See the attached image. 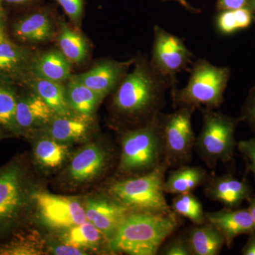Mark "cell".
Segmentation results:
<instances>
[{
	"mask_svg": "<svg viewBox=\"0 0 255 255\" xmlns=\"http://www.w3.org/2000/svg\"><path fill=\"white\" fill-rule=\"evenodd\" d=\"M174 88L168 78L159 74L147 60L135 63L114 95L113 106L118 113L130 118H145L150 122L161 113L169 89Z\"/></svg>",
	"mask_w": 255,
	"mask_h": 255,
	"instance_id": "obj_1",
	"label": "cell"
},
{
	"mask_svg": "<svg viewBox=\"0 0 255 255\" xmlns=\"http://www.w3.org/2000/svg\"><path fill=\"white\" fill-rule=\"evenodd\" d=\"M180 216L169 213L131 212L110 243L112 253L155 255L180 226Z\"/></svg>",
	"mask_w": 255,
	"mask_h": 255,
	"instance_id": "obj_2",
	"label": "cell"
},
{
	"mask_svg": "<svg viewBox=\"0 0 255 255\" xmlns=\"http://www.w3.org/2000/svg\"><path fill=\"white\" fill-rule=\"evenodd\" d=\"M191 65L187 85L180 90L177 87L171 89L174 108H219L224 101V92L231 75L230 69L216 66L206 59L196 60Z\"/></svg>",
	"mask_w": 255,
	"mask_h": 255,
	"instance_id": "obj_3",
	"label": "cell"
},
{
	"mask_svg": "<svg viewBox=\"0 0 255 255\" xmlns=\"http://www.w3.org/2000/svg\"><path fill=\"white\" fill-rule=\"evenodd\" d=\"M168 168L163 162L147 173L117 181L109 189L110 195L131 212H172L164 191Z\"/></svg>",
	"mask_w": 255,
	"mask_h": 255,
	"instance_id": "obj_4",
	"label": "cell"
},
{
	"mask_svg": "<svg viewBox=\"0 0 255 255\" xmlns=\"http://www.w3.org/2000/svg\"><path fill=\"white\" fill-rule=\"evenodd\" d=\"M161 115L124 133L119 165L121 172L138 175L153 170L163 162Z\"/></svg>",
	"mask_w": 255,
	"mask_h": 255,
	"instance_id": "obj_5",
	"label": "cell"
},
{
	"mask_svg": "<svg viewBox=\"0 0 255 255\" xmlns=\"http://www.w3.org/2000/svg\"><path fill=\"white\" fill-rule=\"evenodd\" d=\"M203 125L196 138L198 155L210 169L219 162L232 160L237 147L236 130L240 119H235L214 110L201 109Z\"/></svg>",
	"mask_w": 255,
	"mask_h": 255,
	"instance_id": "obj_6",
	"label": "cell"
},
{
	"mask_svg": "<svg viewBox=\"0 0 255 255\" xmlns=\"http://www.w3.org/2000/svg\"><path fill=\"white\" fill-rule=\"evenodd\" d=\"M176 109L172 113L161 115L163 162L169 168H176L191 162L196 140L191 124L196 109L191 107Z\"/></svg>",
	"mask_w": 255,
	"mask_h": 255,
	"instance_id": "obj_7",
	"label": "cell"
},
{
	"mask_svg": "<svg viewBox=\"0 0 255 255\" xmlns=\"http://www.w3.org/2000/svg\"><path fill=\"white\" fill-rule=\"evenodd\" d=\"M26 175L12 162L0 169V232L9 230L21 218L28 200Z\"/></svg>",
	"mask_w": 255,
	"mask_h": 255,
	"instance_id": "obj_8",
	"label": "cell"
},
{
	"mask_svg": "<svg viewBox=\"0 0 255 255\" xmlns=\"http://www.w3.org/2000/svg\"><path fill=\"white\" fill-rule=\"evenodd\" d=\"M194 54L180 38L155 26L150 63L161 75L177 87L178 73L189 70Z\"/></svg>",
	"mask_w": 255,
	"mask_h": 255,
	"instance_id": "obj_9",
	"label": "cell"
},
{
	"mask_svg": "<svg viewBox=\"0 0 255 255\" xmlns=\"http://www.w3.org/2000/svg\"><path fill=\"white\" fill-rule=\"evenodd\" d=\"M40 220L52 229H68L87 221L85 209L73 197L36 191L30 196Z\"/></svg>",
	"mask_w": 255,
	"mask_h": 255,
	"instance_id": "obj_10",
	"label": "cell"
},
{
	"mask_svg": "<svg viewBox=\"0 0 255 255\" xmlns=\"http://www.w3.org/2000/svg\"><path fill=\"white\" fill-rule=\"evenodd\" d=\"M204 186V193L208 199L231 209L239 207L243 201H249L253 195L249 182L232 174L209 176Z\"/></svg>",
	"mask_w": 255,
	"mask_h": 255,
	"instance_id": "obj_11",
	"label": "cell"
},
{
	"mask_svg": "<svg viewBox=\"0 0 255 255\" xmlns=\"http://www.w3.org/2000/svg\"><path fill=\"white\" fill-rule=\"evenodd\" d=\"M134 62V60L127 62L104 60L86 73L77 75L76 78L103 100L119 86Z\"/></svg>",
	"mask_w": 255,
	"mask_h": 255,
	"instance_id": "obj_12",
	"label": "cell"
},
{
	"mask_svg": "<svg viewBox=\"0 0 255 255\" xmlns=\"http://www.w3.org/2000/svg\"><path fill=\"white\" fill-rule=\"evenodd\" d=\"M85 209L87 221L103 233L110 243L128 215L131 213L112 197L90 199L85 204Z\"/></svg>",
	"mask_w": 255,
	"mask_h": 255,
	"instance_id": "obj_13",
	"label": "cell"
},
{
	"mask_svg": "<svg viewBox=\"0 0 255 255\" xmlns=\"http://www.w3.org/2000/svg\"><path fill=\"white\" fill-rule=\"evenodd\" d=\"M206 221L222 234L226 246L231 248L238 236L255 232L254 222L248 209L225 207L214 212H205Z\"/></svg>",
	"mask_w": 255,
	"mask_h": 255,
	"instance_id": "obj_14",
	"label": "cell"
},
{
	"mask_svg": "<svg viewBox=\"0 0 255 255\" xmlns=\"http://www.w3.org/2000/svg\"><path fill=\"white\" fill-rule=\"evenodd\" d=\"M107 162L108 154L101 146L89 144L74 156L69 167V174L74 181L86 182L101 173Z\"/></svg>",
	"mask_w": 255,
	"mask_h": 255,
	"instance_id": "obj_15",
	"label": "cell"
},
{
	"mask_svg": "<svg viewBox=\"0 0 255 255\" xmlns=\"http://www.w3.org/2000/svg\"><path fill=\"white\" fill-rule=\"evenodd\" d=\"M55 115L53 110L37 94L17 101L15 128L28 129L49 123Z\"/></svg>",
	"mask_w": 255,
	"mask_h": 255,
	"instance_id": "obj_16",
	"label": "cell"
},
{
	"mask_svg": "<svg viewBox=\"0 0 255 255\" xmlns=\"http://www.w3.org/2000/svg\"><path fill=\"white\" fill-rule=\"evenodd\" d=\"M90 128V117L76 114H55L48 123V132L51 138L61 142L78 141L85 137Z\"/></svg>",
	"mask_w": 255,
	"mask_h": 255,
	"instance_id": "obj_17",
	"label": "cell"
},
{
	"mask_svg": "<svg viewBox=\"0 0 255 255\" xmlns=\"http://www.w3.org/2000/svg\"><path fill=\"white\" fill-rule=\"evenodd\" d=\"M209 176L207 171L199 166H179L169 172L164 182V191L174 195L192 192L204 185Z\"/></svg>",
	"mask_w": 255,
	"mask_h": 255,
	"instance_id": "obj_18",
	"label": "cell"
},
{
	"mask_svg": "<svg viewBox=\"0 0 255 255\" xmlns=\"http://www.w3.org/2000/svg\"><path fill=\"white\" fill-rule=\"evenodd\" d=\"M186 236L191 255H218L226 245L222 234L207 222L193 226Z\"/></svg>",
	"mask_w": 255,
	"mask_h": 255,
	"instance_id": "obj_19",
	"label": "cell"
},
{
	"mask_svg": "<svg viewBox=\"0 0 255 255\" xmlns=\"http://www.w3.org/2000/svg\"><path fill=\"white\" fill-rule=\"evenodd\" d=\"M34 71L38 78L57 82H63L70 78V62L61 51L50 50L36 60Z\"/></svg>",
	"mask_w": 255,
	"mask_h": 255,
	"instance_id": "obj_20",
	"label": "cell"
},
{
	"mask_svg": "<svg viewBox=\"0 0 255 255\" xmlns=\"http://www.w3.org/2000/svg\"><path fill=\"white\" fill-rule=\"evenodd\" d=\"M60 241L62 243L75 248L95 249L100 248L105 241H109L105 235L87 221L85 222L62 231Z\"/></svg>",
	"mask_w": 255,
	"mask_h": 255,
	"instance_id": "obj_21",
	"label": "cell"
},
{
	"mask_svg": "<svg viewBox=\"0 0 255 255\" xmlns=\"http://www.w3.org/2000/svg\"><path fill=\"white\" fill-rule=\"evenodd\" d=\"M16 36L23 41H45L53 35V25L48 15L38 12L20 20L14 26Z\"/></svg>",
	"mask_w": 255,
	"mask_h": 255,
	"instance_id": "obj_22",
	"label": "cell"
},
{
	"mask_svg": "<svg viewBox=\"0 0 255 255\" xmlns=\"http://www.w3.org/2000/svg\"><path fill=\"white\" fill-rule=\"evenodd\" d=\"M66 92L70 109L76 114L91 117L102 99L74 76L69 79Z\"/></svg>",
	"mask_w": 255,
	"mask_h": 255,
	"instance_id": "obj_23",
	"label": "cell"
},
{
	"mask_svg": "<svg viewBox=\"0 0 255 255\" xmlns=\"http://www.w3.org/2000/svg\"><path fill=\"white\" fill-rule=\"evenodd\" d=\"M36 94L41 97L57 115H69L72 110L67 100L65 89L60 82L37 77L34 85Z\"/></svg>",
	"mask_w": 255,
	"mask_h": 255,
	"instance_id": "obj_24",
	"label": "cell"
},
{
	"mask_svg": "<svg viewBox=\"0 0 255 255\" xmlns=\"http://www.w3.org/2000/svg\"><path fill=\"white\" fill-rule=\"evenodd\" d=\"M254 14L248 7L224 10L216 15L215 24L221 34L231 35L249 28L255 21Z\"/></svg>",
	"mask_w": 255,
	"mask_h": 255,
	"instance_id": "obj_25",
	"label": "cell"
},
{
	"mask_svg": "<svg viewBox=\"0 0 255 255\" xmlns=\"http://www.w3.org/2000/svg\"><path fill=\"white\" fill-rule=\"evenodd\" d=\"M68 152V145L51 137L38 140L34 147L35 158L42 166L48 168H56L61 165Z\"/></svg>",
	"mask_w": 255,
	"mask_h": 255,
	"instance_id": "obj_26",
	"label": "cell"
},
{
	"mask_svg": "<svg viewBox=\"0 0 255 255\" xmlns=\"http://www.w3.org/2000/svg\"><path fill=\"white\" fill-rule=\"evenodd\" d=\"M58 44L62 53L70 63H81L86 58L87 44L85 38L66 25L60 28Z\"/></svg>",
	"mask_w": 255,
	"mask_h": 255,
	"instance_id": "obj_27",
	"label": "cell"
},
{
	"mask_svg": "<svg viewBox=\"0 0 255 255\" xmlns=\"http://www.w3.org/2000/svg\"><path fill=\"white\" fill-rule=\"evenodd\" d=\"M170 206L173 212L189 219L194 226H201L206 223L202 204L192 192L177 194L172 199Z\"/></svg>",
	"mask_w": 255,
	"mask_h": 255,
	"instance_id": "obj_28",
	"label": "cell"
},
{
	"mask_svg": "<svg viewBox=\"0 0 255 255\" xmlns=\"http://www.w3.org/2000/svg\"><path fill=\"white\" fill-rule=\"evenodd\" d=\"M16 100L14 94L9 89L0 87V125L14 130Z\"/></svg>",
	"mask_w": 255,
	"mask_h": 255,
	"instance_id": "obj_29",
	"label": "cell"
},
{
	"mask_svg": "<svg viewBox=\"0 0 255 255\" xmlns=\"http://www.w3.org/2000/svg\"><path fill=\"white\" fill-rule=\"evenodd\" d=\"M24 58L19 47L6 40L0 41V71H9L16 68Z\"/></svg>",
	"mask_w": 255,
	"mask_h": 255,
	"instance_id": "obj_30",
	"label": "cell"
},
{
	"mask_svg": "<svg viewBox=\"0 0 255 255\" xmlns=\"http://www.w3.org/2000/svg\"><path fill=\"white\" fill-rule=\"evenodd\" d=\"M31 236H18L8 244L0 248V255H25L40 254L38 244Z\"/></svg>",
	"mask_w": 255,
	"mask_h": 255,
	"instance_id": "obj_31",
	"label": "cell"
},
{
	"mask_svg": "<svg viewBox=\"0 0 255 255\" xmlns=\"http://www.w3.org/2000/svg\"><path fill=\"white\" fill-rule=\"evenodd\" d=\"M159 255H191L188 244L187 236H178L169 240L159 248Z\"/></svg>",
	"mask_w": 255,
	"mask_h": 255,
	"instance_id": "obj_32",
	"label": "cell"
},
{
	"mask_svg": "<svg viewBox=\"0 0 255 255\" xmlns=\"http://www.w3.org/2000/svg\"><path fill=\"white\" fill-rule=\"evenodd\" d=\"M237 147L246 159L248 170L253 174L255 180V137L237 142Z\"/></svg>",
	"mask_w": 255,
	"mask_h": 255,
	"instance_id": "obj_33",
	"label": "cell"
},
{
	"mask_svg": "<svg viewBox=\"0 0 255 255\" xmlns=\"http://www.w3.org/2000/svg\"><path fill=\"white\" fill-rule=\"evenodd\" d=\"M73 22L80 23L83 13V0H55Z\"/></svg>",
	"mask_w": 255,
	"mask_h": 255,
	"instance_id": "obj_34",
	"label": "cell"
},
{
	"mask_svg": "<svg viewBox=\"0 0 255 255\" xmlns=\"http://www.w3.org/2000/svg\"><path fill=\"white\" fill-rule=\"evenodd\" d=\"M240 120L248 124L255 132V86L249 92L242 109Z\"/></svg>",
	"mask_w": 255,
	"mask_h": 255,
	"instance_id": "obj_35",
	"label": "cell"
},
{
	"mask_svg": "<svg viewBox=\"0 0 255 255\" xmlns=\"http://www.w3.org/2000/svg\"><path fill=\"white\" fill-rule=\"evenodd\" d=\"M248 1L249 0H217L216 9L218 11H221L246 7Z\"/></svg>",
	"mask_w": 255,
	"mask_h": 255,
	"instance_id": "obj_36",
	"label": "cell"
},
{
	"mask_svg": "<svg viewBox=\"0 0 255 255\" xmlns=\"http://www.w3.org/2000/svg\"><path fill=\"white\" fill-rule=\"evenodd\" d=\"M53 254L58 255H86L82 249L75 248V247L63 244L57 247H54L53 249Z\"/></svg>",
	"mask_w": 255,
	"mask_h": 255,
	"instance_id": "obj_37",
	"label": "cell"
},
{
	"mask_svg": "<svg viewBox=\"0 0 255 255\" xmlns=\"http://www.w3.org/2000/svg\"><path fill=\"white\" fill-rule=\"evenodd\" d=\"M243 255H255V232L250 235L246 244L242 250Z\"/></svg>",
	"mask_w": 255,
	"mask_h": 255,
	"instance_id": "obj_38",
	"label": "cell"
},
{
	"mask_svg": "<svg viewBox=\"0 0 255 255\" xmlns=\"http://www.w3.org/2000/svg\"><path fill=\"white\" fill-rule=\"evenodd\" d=\"M162 1H175L179 2V4L182 5L183 7L185 8L186 9L189 10V11H191L193 13H199L200 12V10L196 9V8H194V6H191V5L189 4L188 3L187 0H162Z\"/></svg>",
	"mask_w": 255,
	"mask_h": 255,
	"instance_id": "obj_39",
	"label": "cell"
},
{
	"mask_svg": "<svg viewBox=\"0 0 255 255\" xmlns=\"http://www.w3.org/2000/svg\"><path fill=\"white\" fill-rule=\"evenodd\" d=\"M248 202H249V206H248V209L251 213L252 218H253L255 228V194L252 196Z\"/></svg>",
	"mask_w": 255,
	"mask_h": 255,
	"instance_id": "obj_40",
	"label": "cell"
},
{
	"mask_svg": "<svg viewBox=\"0 0 255 255\" xmlns=\"http://www.w3.org/2000/svg\"><path fill=\"white\" fill-rule=\"evenodd\" d=\"M246 7H248L253 12V14L255 15V0H249Z\"/></svg>",
	"mask_w": 255,
	"mask_h": 255,
	"instance_id": "obj_41",
	"label": "cell"
},
{
	"mask_svg": "<svg viewBox=\"0 0 255 255\" xmlns=\"http://www.w3.org/2000/svg\"><path fill=\"white\" fill-rule=\"evenodd\" d=\"M6 2L11 3V4H23V3L28 2L31 0H4Z\"/></svg>",
	"mask_w": 255,
	"mask_h": 255,
	"instance_id": "obj_42",
	"label": "cell"
},
{
	"mask_svg": "<svg viewBox=\"0 0 255 255\" xmlns=\"http://www.w3.org/2000/svg\"><path fill=\"white\" fill-rule=\"evenodd\" d=\"M5 36L4 32H3L2 28H1V25H0V41L5 39Z\"/></svg>",
	"mask_w": 255,
	"mask_h": 255,
	"instance_id": "obj_43",
	"label": "cell"
},
{
	"mask_svg": "<svg viewBox=\"0 0 255 255\" xmlns=\"http://www.w3.org/2000/svg\"><path fill=\"white\" fill-rule=\"evenodd\" d=\"M1 0H0V11H1Z\"/></svg>",
	"mask_w": 255,
	"mask_h": 255,
	"instance_id": "obj_44",
	"label": "cell"
},
{
	"mask_svg": "<svg viewBox=\"0 0 255 255\" xmlns=\"http://www.w3.org/2000/svg\"><path fill=\"white\" fill-rule=\"evenodd\" d=\"M1 11H0V19H1Z\"/></svg>",
	"mask_w": 255,
	"mask_h": 255,
	"instance_id": "obj_45",
	"label": "cell"
},
{
	"mask_svg": "<svg viewBox=\"0 0 255 255\" xmlns=\"http://www.w3.org/2000/svg\"></svg>",
	"mask_w": 255,
	"mask_h": 255,
	"instance_id": "obj_46",
	"label": "cell"
}]
</instances>
